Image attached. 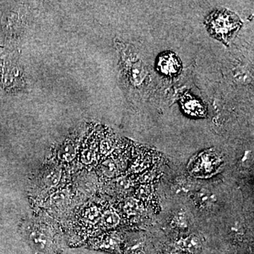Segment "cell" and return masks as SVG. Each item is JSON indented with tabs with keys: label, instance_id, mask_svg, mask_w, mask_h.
<instances>
[{
	"label": "cell",
	"instance_id": "cell-1",
	"mask_svg": "<svg viewBox=\"0 0 254 254\" xmlns=\"http://www.w3.org/2000/svg\"><path fill=\"white\" fill-rule=\"evenodd\" d=\"M205 24L210 36L227 46L242 26L239 16L225 9L215 10L210 13L205 18Z\"/></svg>",
	"mask_w": 254,
	"mask_h": 254
},
{
	"label": "cell",
	"instance_id": "cell-2",
	"mask_svg": "<svg viewBox=\"0 0 254 254\" xmlns=\"http://www.w3.org/2000/svg\"><path fill=\"white\" fill-rule=\"evenodd\" d=\"M157 69L162 74L170 77H175L181 73V60L175 53L165 52L159 55L157 60Z\"/></svg>",
	"mask_w": 254,
	"mask_h": 254
},
{
	"label": "cell",
	"instance_id": "cell-3",
	"mask_svg": "<svg viewBox=\"0 0 254 254\" xmlns=\"http://www.w3.org/2000/svg\"><path fill=\"white\" fill-rule=\"evenodd\" d=\"M182 108L187 115L194 118H203L206 115V108L200 100L189 93H185L180 98Z\"/></svg>",
	"mask_w": 254,
	"mask_h": 254
},
{
	"label": "cell",
	"instance_id": "cell-4",
	"mask_svg": "<svg viewBox=\"0 0 254 254\" xmlns=\"http://www.w3.org/2000/svg\"><path fill=\"white\" fill-rule=\"evenodd\" d=\"M29 240L31 245L43 253H49L53 247V242L49 235L39 230H33L29 234Z\"/></svg>",
	"mask_w": 254,
	"mask_h": 254
},
{
	"label": "cell",
	"instance_id": "cell-5",
	"mask_svg": "<svg viewBox=\"0 0 254 254\" xmlns=\"http://www.w3.org/2000/svg\"><path fill=\"white\" fill-rule=\"evenodd\" d=\"M216 200L215 194L205 189H202L197 192L194 196L195 205L202 210L211 208Z\"/></svg>",
	"mask_w": 254,
	"mask_h": 254
},
{
	"label": "cell",
	"instance_id": "cell-6",
	"mask_svg": "<svg viewBox=\"0 0 254 254\" xmlns=\"http://www.w3.org/2000/svg\"><path fill=\"white\" fill-rule=\"evenodd\" d=\"M180 250L190 254H195L199 252L202 247L201 241L195 235H190L187 238L182 239L177 242Z\"/></svg>",
	"mask_w": 254,
	"mask_h": 254
},
{
	"label": "cell",
	"instance_id": "cell-7",
	"mask_svg": "<svg viewBox=\"0 0 254 254\" xmlns=\"http://www.w3.org/2000/svg\"><path fill=\"white\" fill-rule=\"evenodd\" d=\"M193 184L185 177L177 178L174 183L173 190L175 194L187 195L190 194L193 190Z\"/></svg>",
	"mask_w": 254,
	"mask_h": 254
},
{
	"label": "cell",
	"instance_id": "cell-8",
	"mask_svg": "<svg viewBox=\"0 0 254 254\" xmlns=\"http://www.w3.org/2000/svg\"><path fill=\"white\" fill-rule=\"evenodd\" d=\"M120 216L113 211L105 212L101 218L102 224L105 228H115L120 223Z\"/></svg>",
	"mask_w": 254,
	"mask_h": 254
},
{
	"label": "cell",
	"instance_id": "cell-9",
	"mask_svg": "<svg viewBox=\"0 0 254 254\" xmlns=\"http://www.w3.org/2000/svg\"><path fill=\"white\" fill-rule=\"evenodd\" d=\"M61 178V173L58 170H50L47 172L43 177V182L47 187L52 188L59 183Z\"/></svg>",
	"mask_w": 254,
	"mask_h": 254
},
{
	"label": "cell",
	"instance_id": "cell-10",
	"mask_svg": "<svg viewBox=\"0 0 254 254\" xmlns=\"http://www.w3.org/2000/svg\"><path fill=\"white\" fill-rule=\"evenodd\" d=\"M172 225L178 228L185 229L188 225L186 215L183 212H180L174 216L172 220Z\"/></svg>",
	"mask_w": 254,
	"mask_h": 254
},
{
	"label": "cell",
	"instance_id": "cell-11",
	"mask_svg": "<svg viewBox=\"0 0 254 254\" xmlns=\"http://www.w3.org/2000/svg\"><path fill=\"white\" fill-rule=\"evenodd\" d=\"M126 254H146L145 245L142 242L133 244L127 247Z\"/></svg>",
	"mask_w": 254,
	"mask_h": 254
},
{
	"label": "cell",
	"instance_id": "cell-12",
	"mask_svg": "<svg viewBox=\"0 0 254 254\" xmlns=\"http://www.w3.org/2000/svg\"><path fill=\"white\" fill-rule=\"evenodd\" d=\"M66 197H67V194H66V192L58 191L52 195L50 201H51L52 204L53 205H61L66 200Z\"/></svg>",
	"mask_w": 254,
	"mask_h": 254
},
{
	"label": "cell",
	"instance_id": "cell-13",
	"mask_svg": "<svg viewBox=\"0 0 254 254\" xmlns=\"http://www.w3.org/2000/svg\"><path fill=\"white\" fill-rule=\"evenodd\" d=\"M118 241L116 238H114V237H108L104 240L101 247H103L105 250H115L117 247H118Z\"/></svg>",
	"mask_w": 254,
	"mask_h": 254
},
{
	"label": "cell",
	"instance_id": "cell-14",
	"mask_svg": "<svg viewBox=\"0 0 254 254\" xmlns=\"http://www.w3.org/2000/svg\"><path fill=\"white\" fill-rule=\"evenodd\" d=\"M125 209L127 213L133 215V214H136V212H138L139 208H138V205L136 200L129 199L127 200L126 203H125Z\"/></svg>",
	"mask_w": 254,
	"mask_h": 254
},
{
	"label": "cell",
	"instance_id": "cell-15",
	"mask_svg": "<svg viewBox=\"0 0 254 254\" xmlns=\"http://www.w3.org/2000/svg\"><path fill=\"white\" fill-rule=\"evenodd\" d=\"M117 170H118L117 165L115 163L110 162V163H108L106 165H104L103 173L108 177H112L115 175V173H117Z\"/></svg>",
	"mask_w": 254,
	"mask_h": 254
},
{
	"label": "cell",
	"instance_id": "cell-16",
	"mask_svg": "<svg viewBox=\"0 0 254 254\" xmlns=\"http://www.w3.org/2000/svg\"><path fill=\"white\" fill-rule=\"evenodd\" d=\"M231 232L232 235L235 237V238L240 239V237L242 236V235H243V229H242V226H241L238 222H236V223L231 227Z\"/></svg>",
	"mask_w": 254,
	"mask_h": 254
},
{
	"label": "cell",
	"instance_id": "cell-17",
	"mask_svg": "<svg viewBox=\"0 0 254 254\" xmlns=\"http://www.w3.org/2000/svg\"><path fill=\"white\" fill-rule=\"evenodd\" d=\"M98 212L97 211L96 209L92 208L88 210V213L86 214V218L91 221H94L95 219L98 218Z\"/></svg>",
	"mask_w": 254,
	"mask_h": 254
},
{
	"label": "cell",
	"instance_id": "cell-18",
	"mask_svg": "<svg viewBox=\"0 0 254 254\" xmlns=\"http://www.w3.org/2000/svg\"><path fill=\"white\" fill-rule=\"evenodd\" d=\"M161 254H173L171 253V252H163V253H162Z\"/></svg>",
	"mask_w": 254,
	"mask_h": 254
}]
</instances>
